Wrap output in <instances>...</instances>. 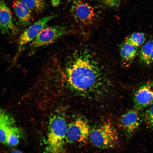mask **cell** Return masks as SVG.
Masks as SVG:
<instances>
[{
	"instance_id": "6da1fadb",
	"label": "cell",
	"mask_w": 153,
	"mask_h": 153,
	"mask_svg": "<svg viewBox=\"0 0 153 153\" xmlns=\"http://www.w3.org/2000/svg\"><path fill=\"white\" fill-rule=\"evenodd\" d=\"M95 54L86 48L70 53L65 68L68 89L75 95L102 98L108 92L109 81L105 69Z\"/></svg>"
},
{
	"instance_id": "7a4b0ae2",
	"label": "cell",
	"mask_w": 153,
	"mask_h": 153,
	"mask_svg": "<svg viewBox=\"0 0 153 153\" xmlns=\"http://www.w3.org/2000/svg\"><path fill=\"white\" fill-rule=\"evenodd\" d=\"M68 126L64 118L58 114L54 115L49 120L47 146L48 153H63V145Z\"/></svg>"
},
{
	"instance_id": "3957f363",
	"label": "cell",
	"mask_w": 153,
	"mask_h": 153,
	"mask_svg": "<svg viewBox=\"0 0 153 153\" xmlns=\"http://www.w3.org/2000/svg\"><path fill=\"white\" fill-rule=\"evenodd\" d=\"M90 138L92 144L98 148H113L117 144L118 136L113 125L110 122L101 124L90 131Z\"/></svg>"
},
{
	"instance_id": "277c9868",
	"label": "cell",
	"mask_w": 153,
	"mask_h": 153,
	"mask_svg": "<svg viewBox=\"0 0 153 153\" xmlns=\"http://www.w3.org/2000/svg\"><path fill=\"white\" fill-rule=\"evenodd\" d=\"M70 12L76 22L84 25L92 24L96 18L95 8L83 0H73L71 6Z\"/></svg>"
},
{
	"instance_id": "5b68a950",
	"label": "cell",
	"mask_w": 153,
	"mask_h": 153,
	"mask_svg": "<svg viewBox=\"0 0 153 153\" xmlns=\"http://www.w3.org/2000/svg\"><path fill=\"white\" fill-rule=\"evenodd\" d=\"M71 32L64 26L45 27L31 42L30 46L32 47L38 48L50 44Z\"/></svg>"
},
{
	"instance_id": "8992f818",
	"label": "cell",
	"mask_w": 153,
	"mask_h": 153,
	"mask_svg": "<svg viewBox=\"0 0 153 153\" xmlns=\"http://www.w3.org/2000/svg\"><path fill=\"white\" fill-rule=\"evenodd\" d=\"M90 130L86 121L81 118L76 119L68 125L65 137L67 143H84L90 137Z\"/></svg>"
},
{
	"instance_id": "52a82bcc",
	"label": "cell",
	"mask_w": 153,
	"mask_h": 153,
	"mask_svg": "<svg viewBox=\"0 0 153 153\" xmlns=\"http://www.w3.org/2000/svg\"><path fill=\"white\" fill-rule=\"evenodd\" d=\"M55 16L54 15H51L45 16L31 25L23 32L19 38L17 55H18L25 45L35 39L47 24Z\"/></svg>"
},
{
	"instance_id": "ba28073f",
	"label": "cell",
	"mask_w": 153,
	"mask_h": 153,
	"mask_svg": "<svg viewBox=\"0 0 153 153\" xmlns=\"http://www.w3.org/2000/svg\"><path fill=\"white\" fill-rule=\"evenodd\" d=\"M134 108L140 110L153 104V81L138 87L133 94Z\"/></svg>"
},
{
	"instance_id": "9c48e42d",
	"label": "cell",
	"mask_w": 153,
	"mask_h": 153,
	"mask_svg": "<svg viewBox=\"0 0 153 153\" xmlns=\"http://www.w3.org/2000/svg\"><path fill=\"white\" fill-rule=\"evenodd\" d=\"M139 110L134 108L129 110L122 114L119 119L120 126L128 139L131 138L141 123Z\"/></svg>"
},
{
	"instance_id": "30bf717a",
	"label": "cell",
	"mask_w": 153,
	"mask_h": 153,
	"mask_svg": "<svg viewBox=\"0 0 153 153\" xmlns=\"http://www.w3.org/2000/svg\"><path fill=\"white\" fill-rule=\"evenodd\" d=\"M0 27L3 34L14 33L16 31L12 12L4 0L0 1Z\"/></svg>"
},
{
	"instance_id": "8fae6325",
	"label": "cell",
	"mask_w": 153,
	"mask_h": 153,
	"mask_svg": "<svg viewBox=\"0 0 153 153\" xmlns=\"http://www.w3.org/2000/svg\"><path fill=\"white\" fill-rule=\"evenodd\" d=\"M12 7L20 23L24 26L29 24L31 20V10L20 0L13 1Z\"/></svg>"
},
{
	"instance_id": "7c38bea8",
	"label": "cell",
	"mask_w": 153,
	"mask_h": 153,
	"mask_svg": "<svg viewBox=\"0 0 153 153\" xmlns=\"http://www.w3.org/2000/svg\"><path fill=\"white\" fill-rule=\"evenodd\" d=\"M15 123L14 118L3 110L0 113V139L1 143L7 144V134L9 129Z\"/></svg>"
},
{
	"instance_id": "4fadbf2b",
	"label": "cell",
	"mask_w": 153,
	"mask_h": 153,
	"mask_svg": "<svg viewBox=\"0 0 153 153\" xmlns=\"http://www.w3.org/2000/svg\"><path fill=\"white\" fill-rule=\"evenodd\" d=\"M137 48L125 42L120 45V54L122 59L126 62H131L135 58Z\"/></svg>"
},
{
	"instance_id": "5bb4252c",
	"label": "cell",
	"mask_w": 153,
	"mask_h": 153,
	"mask_svg": "<svg viewBox=\"0 0 153 153\" xmlns=\"http://www.w3.org/2000/svg\"><path fill=\"white\" fill-rule=\"evenodd\" d=\"M153 47V40L148 41L142 47L140 53L139 58L141 62L146 65L152 64L151 56Z\"/></svg>"
},
{
	"instance_id": "9a60e30c",
	"label": "cell",
	"mask_w": 153,
	"mask_h": 153,
	"mask_svg": "<svg viewBox=\"0 0 153 153\" xmlns=\"http://www.w3.org/2000/svg\"><path fill=\"white\" fill-rule=\"evenodd\" d=\"M22 135V130L20 128L12 126L7 132V144L12 146L17 145Z\"/></svg>"
},
{
	"instance_id": "2e32d148",
	"label": "cell",
	"mask_w": 153,
	"mask_h": 153,
	"mask_svg": "<svg viewBox=\"0 0 153 153\" xmlns=\"http://www.w3.org/2000/svg\"><path fill=\"white\" fill-rule=\"evenodd\" d=\"M145 39V35L143 33L135 32L127 37L124 42L137 48L143 44Z\"/></svg>"
},
{
	"instance_id": "e0dca14e",
	"label": "cell",
	"mask_w": 153,
	"mask_h": 153,
	"mask_svg": "<svg viewBox=\"0 0 153 153\" xmlns=\"http://www.w3.org/2000/svg\"><path fill=\"white\" fill-rule=\"evenodd\" d=\"M31 10L37 12H41L45 8L44 0H20Z\"/></svg>"
},
{
	"instance_id": "ac0fdd59",
	"label": "cell",
	"mask_w": 153,
	"mask_h": 153,
	"mask_svg": "<svg viewBox=\"0 0 153 153\" xmlns=\"http://www.w3.org/2000/svg\"><path fill=\"white\" fill-rule=\"evenodd\" d=\"M143 117L144 121L147 126L153 129V105L145 111Z\"/></svg>"
},
{
	"instance_id": "d6986e66",
	"label": "cell",
	"mask_w": 153,
	"mask_h": 153,
	"mask_svg": "<svg viewBox=\"0 0 153 153\" xmlns=\"http://www.w3.org/2000/svg\"><path fill=\"white\" fill-rule=\"evenodd\" d=\"M103 5L111 7H117L120 5V0H100Z\"/></svg>"
},
{
	"instance_id": "ffe728a7",
	"label": "cell",
	"mask_w": 153,
	"mask_h": 153,
	"mask_svg": "<svg viewBox=\"0 0 153 153\" xmlns=\"http://www.w3.org/2000/svg\"><path fill=\"white\" fill-rule=\"evenodd\" d=\"M51 3L53 6H56L60 4V0H51Z\"/></svg>"
},
{
	"instance_id": "44dd1931",
	"label": "cell",
	"mask_w": 153,
	"mask_h": 153,
	"mask_svg": "<svg viewBox=\"0 0 153 153\" xmlns=\"http://www.w3.org/2000/svg\"><path fill=\"white\" fill-rule=\"evenodd\" d=\"M10 153H23L18 150H14L12 151Z\"/></svg>"
},
{
	"instance_id": "7402d4cb",
	"label": "cell",
	"mask_w": 153,
	"mask_h": 153,
	"mask_svg": "<svg viewBox=\"0 0 153 153\" xmlns=\"http://www.w3.org/2000/svg\"><path fill=\"white\" fill-rule=\"evenodd\" d=\"M151 58L152 63H153V47L152 48V51Z\"/></svg>"
},
{
	"instance_id": "603a6c76",
	"label": "cell",
	"mask_w": 153,
	"mask_h": 153,
	"mask_svg": "<svg viewBox=\"0 0 153 153\" xmlns=\"http://www.w3.org/2000/svg\"></svg>"
}]
</instances>
